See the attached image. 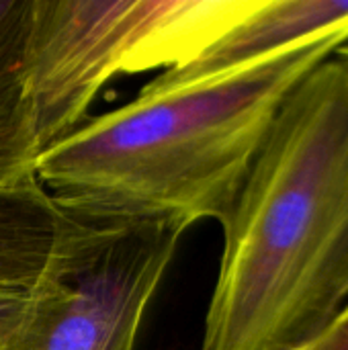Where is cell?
I'll return each instance as SVG.
<instances>
[{"mask_svg": "<svg viewBox=\"0 0 348 350\" xmlns=\"http://www.w3.org/2000/svg\"><path fill=\"white\" fill-rule=\"evenodd\" d=\"M201 350H299L348 297V49L287 96L222 224Z\"/></svg>", "mask_w": 348, "mask_h": 350, "instance_id": "6da1fadb", "label": "cell"}, {"mask_svg": "<svg viewBox=\"0 0 348 350\" xmlns=\"http://www.w3.org/2000/svg\"><path fill=\"white\" fill-rule=\"evenodd\" d=\"M347 43L345 27L219 78L137 94L41 152L37 180L76 215L224 224L287 96Z\"/></svg>", "mask_w": 348, "mask_h": 350, "instance_id": "7a4b0ae2", "label": "cell"}, {"mask_svg": "<svg viewBox=\"0 0 348 350\" xmlns=\"http://www.w3.org/2000/svg\"><path fill=\"white\" fill-rule=\"evenodd\" d=\"M191 0H33L23 72L41 152L70 135L115 74L185 64Z\"/></svg>", "mask_w": 348, "mask_h": 350, "instance_id": "3957f363", "label": "cell"}, {"mask_svg": "<svg viewBox=\"0 0 348 350\" xmlns=\"http://www.w3.org/2000/svg\"><path fill=\"white\" fill-rule=\"evenodd\" d=\"M80 224L35 289L16 350H133L144 314L189 226L176 219Z\"/></svg>", "mask_w": 348, "mask_h": 350, "instance_id": "277c9868", "label": "cell"}, {"mask_svg": "<svg viewBox=\"0 0 348 350\" xmlns=\"http://www.w3.org/2000/svg\"><path fill=\"white\" fill-rule=\"evenodd\" d=\"M345 27H348V2L343 0H258L246 16L195 59L164 70L146 84L139 94H164L219 78Z\"/></svg>", "mask_w": 348, "mask_h": 350, "instance_id": "5b68a950", "label": "cell"}, {"mask_svg": "<svg viewBox=\"0 0 348 350\" xmlns=\"http://www.w3.org/2000/svg\"><path fill=\"white\" fill-rule=\"evenodd\" d=\"M78 224L37 178L0 189V285L37 289Z\"/></svg>", "mask_w": 348, "mask_h": 350, "instance_id": "8992f818", "label": "cell"}, {"mask_svg": "<svg viewBox=\"0 0 348 350\" xmlns=\"http://www.w3.org/2000/svg\"><path fill=\"white\" fill-rule=\"evenodd\" d=\"M33 0H0V189L37 178L41 156L23 55Z\"/></svg>", "mask_w": 348, "mask_h": 350, "instance_id": "52a82bcc", "label": "cell"}, {"mask_svg": "<svg viewBox=\"0 0 348 350\" xmlns=\"http://www.w3.org/2000/svg\"><path fill=\"white\" fill-rule=\"evenodd\" d=\"M35 312V289L0 285V350H16Z\"/></svg>", "mask_w": 348, "mask_h": 350, "instance_id": "ba28073f", "label": "cell"}, {"mask_svg": "<svg viewBox=\"0 0 348 350\" xmlns=\"http://www.w3.org/2000/svg\"><path fill=\"white\" fill-rule=\"evenodd\" d=\"M299 350H348V306L316 338Z\"/></svg>", "mask_w": 348, "mask_h": 350, "instance_id": "9c48e42d", "label": "cell"}, {"mask_svg": "<svg viewBox=\"0 0 348 350\" xmlns=\"http://www.w3.org/2000/svg\"><path fill=\"white\" fill-rule=\"evenodd\" d=\"M345 47H347V49H348V43H347V45H345Z\"/></svg>", "mask_w": 348, "mask_h": 350, "instance_id": "30bf717a", "label": "cell"}]
</instances>
